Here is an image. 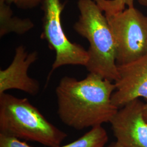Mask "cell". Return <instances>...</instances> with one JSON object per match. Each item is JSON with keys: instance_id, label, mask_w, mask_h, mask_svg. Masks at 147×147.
<instances>
[{"instance_id": "obj_10", "label": "cell", "mask_w": 147, "mask_h": 147, "mask_svg": "<svg viewBox=\"0 0 147 147\" xmlns=\"http://www.w3.org/2000/svg\"><path fill=\"white\" fill-rule=\"evenodd\" d=\"M108 140V134L105 129L98 125L91 128L89 131L75 141L57 147H105Z\"/></svg>"}, {"instance_id": "obj_6", "label": "cell", "mask_w": 147, "mask_h": 147, "mask_svg": "<svg viewBox=\"0 0 147 147\" xmlns=\"http://www.w3.org/2000/svg\"><path fill=\"white\" fill-rule=\"evenodd\" d=\"M144 104L137 99L118 109L110 123L117 142L124 147H147Z\"/></svg>"}, {"instance_id": "obj_8", "label": "cell", "mask_w": 147, "mask_h": 147, "mask_svg": "<svg viewBox=\"0 0 147 147\" xmlns=\"http://www.w3.org/2000/svg\"><path fill=\"white\" fill-rule=\"evenodd\" d=\"M38 56L37 52L28 53L22 45L16 48L10 65L0 70V94L9 89L20 90L31 95L38 94L39 83L28 75V69L38 59Z\"/></svg>"}, {"instance_id": "obj_13", "label": "cell", "mask_w": 147, "mask_h": 147, "mask_svg": "<svg viewBox=\"0 0 147 147\" xmlns=\"http://www.w3.org/2000/svg\"><path fill=\"white\" fill-rule=\"evenodd\" d=\"M8 3H13L16 5L18 8L21 9H31L33 8L40 3L43 2L44 0H5Z\"/></svg>"}, {"instance_id": "obj_4", "label": "cell", "mask_w": 147, "mask_h": 147, "mask_svg": "<svg viewBox=\"0 0 147 147\" xmlns=\"http://www.w3.org/2000/svg\"><path fill=\"white\" fill-rule=\"evenodd\" d=\"M105 16L115 41L117 65L147 54V16L134 7Z\"/></svg>"}, {"instance_id": "obj_11", "label": "cell", "mask_w": 147, "mask_h": 147, "mask_svg": "<svg viewBox=\"0 0 147 147\" xmlns=\"http://www.w3.org/2000/svg\"><path fill=\"white\" fill-rule=\"evenodd\" d=\"M105 16L118 13L128 8L134 7V0H94Z\"/></svg>"}, {"instance_id": "obj_12", "label": "cell", "mask_w": 147, "mask_h": 147, "mask_svg": "<svg viewBox=\"0 0 147 147\" xmlns=\"http://www.w3.org/2000/svg\"><path fill=\"white\" fill-rule=\"evenodd\" d=\"M0 147H32L19 139L0 134Z\"/></svg>"}, {"instance_id": "obj_7", "label": "cell", "mask_w": 147, "mask_h": 147, "mask_svg": "<svg viewBox=\"0 0 147 147\" xmlns=\"http://www.w3.org/2000/svg\"><path fill=\"white\" fill-rule=\"evenodd\" d=\"M119 77L115 82L113 104L120 109L129 102L147 99V54L131 62L118 65Z\"/></svg>"}, {"instance_id": "obj_14", "label": "cell", "mask_w": 147, "mask_h": 147, "mask_svg": "<svg viewBox=\"0 0 147 147\" xmlns=\"http://www.w3.org/2000/svg\"><path fill=\"white\" fill-rule=\"evenodd\" d=\"M106 147H123L120 144H119L118 142H113L111 144H110L109 146H108Z\"/></svg>"}, {"instance_id": "obj_16", "label": "cell", "mask_w": 147, "mask_h": 147, "mask_svg": "<svg viewBox=\"0 0 147 147\" xmlns=\"http://www.w3.org/2000/svg\"><path fill=\"white\" fill-rule=\"evenodd\" d=\"M140 4L147 7V0H138Z\"/></svg>"}, {"instance_id": "obj_9", "label": "cell", "mask_w": 147, "mask_h": 147, "mask_svg": "<svg viewBox=\"0 0 147 147\" xmlns=\"http://www.w3.org/2000/svg\"><path fill=\"white\" fill-rule=\"evenodd\" d=\"M8 4L5 0H0V37L10 33L24 34L34 27V23L30 19L14 16Z\"/></svg>"}, {"instance_id": "obj_1", "label": "cell", "mask_w": 147, "mask_h": 147, "mask_svg": "<svg viewBox=\"0 0 147 147\" xmlns=\"http://www.w3.org/2000/svg\"><path fill=\"white\" fill-rule=\"evenodd\" d=\"M115 90V83L95 74L81 80L64 76L56 88L58 117L76 130L110 123L119 109L112 102Z\"/></svg>"}, {"instance_id": "obj_2", "label": "cell", "mask_w": 147, "mask_h": 147, "mask_svg": "<svg viewBox=\"0 0 147 147\" xmlns=\"http://www.w3.org/2000/svg\"><path fill=\"white\" fill-rule=\"evenodd\" d=\"M78 5L80 16L74 29L89 42L86 68L89 73L115 82L119 77L116 47L107 18L94 0H79Z\"/></svg>"}, {"instance_id": "obj_5", "label": "cell", "mask_w": 147, "mask_h": 147, "mask_svg": "<svg viewBox=\"0 0 147 147\" xmlns=\"http://www.w3.org/2000/svg\"><path fill=\"white\" fill-rule=\"evenodd\" d=\"M64 5L60 0H44L42 32L41 38L46 40L56 53L52 70L67 65L86 67L88 53L81 45L70 42L65 35L61 22Z\"/></svg>"}, {"instance_id": "obj_15", "label": "cell", "mask_w": 147, "mask_h": 147, "mask_svg": "<svg viewBox=\"0 0 147 147\" xmlns=\"http://www.w3.org/2000/svg\"><path fill=\"white\" fill-rule=\"evenodd\" d=\"M143 115L146 120L147 121V103L144 104V108H143Z\"/></svg>"}, {"instance_id": "obj_3", "label": "cell", "mask_w": 147, "mask_h": 147, "mask_svg": "<svg viewBox=\"0 0 147 147\" xmlns=\"http://www.w3.org/2000/svg\"><path fill=\"white\" fill-rule=\"evenodd\" d=\"M0 134L49 147L59 146L67 134L47 121L27 98L0 94Z\"/></svg>"}]
</instances>
